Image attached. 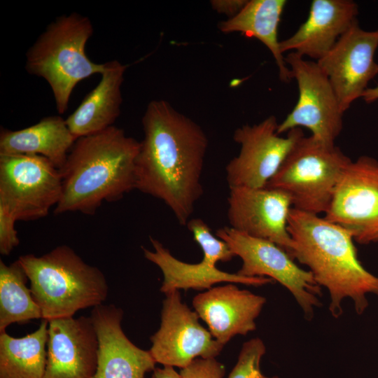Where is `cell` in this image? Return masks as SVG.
I'll return each instance as SVG.
<instances>
[{"label":"cell","instance_id":"cell-14","mask_svg":"<svg viewBox=\"0 0 378 378\" xmlns=\"http://www.w3.org/2000/svg\"><path fill=\"white\" fill-rule=\"evenodd\" d=\"M227 204L230 227L270 241L290 256L293 242L288 230V219L293 206L286 193L266 187L230 188Z\"/></svg>","mask_w":378,"mask_h":378},{"label":"cell","instance_id":"cell-2","mask_svg":"<svg viewBox=\"0 0 378 378\" xmlns=\"http://www.w3.org/2000/svg\"><path fill=\"white\" fill-rule=\"evenodd\" d=\"M288 230L291 258L306 265L316 282L328 290L330 314L335 318L342 316L346 298L353 301L356 312L363 314L369 306L368 295L378 296V276L358 260L351 234L324 217L294 208Z\"/></svg>","mask_w":378,"mask_h":378},{"label":"cell","instance_id":"cell-16","mask_svg":"<svg viewBox=\"0 0 378 378\" xmlns=\"http://www.w3.org/2000/svg\"><path fill=\"white\" fill-rule=\"evenodd\" d=\"M122 310L113 304L93 307L91 319L98 340L97 366L93 378H144L156 362L149 351L134 344L124 333Z\"/></svg>","mask_w":378,"mask_h":378},{"label":"cell","instance_id":"cell-3","mask_svg":"<svg viewBox=\"0 0 378 378\" xmlns=\"http://www.w3.org/2000/svg\"><path fill=\"white\" fill-rule=\"evenodd\" d=\"M140 141L114 125L80 137L61 169L62 195L54 212L93 215L103 202L121 200L136 189Z\"/></svg>","mask_w":378,"mask_h":378},{"label":"cell","instance_id":"cell-30","mask_svg":"<svg viewBox=\"0 0 378 378\" xmlns=\"http://www.w3.org/2000/svg\"><path fill=\"white\" fill-rule=\"evenodd\" d=\"M151 378H181L172 366H164L163 368H155Z\"/></svg>","mask_w":378,"mask_h":378},{"label":"cell","instance_id":"cell-12","mask_svg":"<svg viewBox=\"0 0 378 378\" xmlns=\"http://www.w3.org/2000/svg\"><path fill=\"white\" fill-rule=\"evenodd\" d=\"M165 295L160 328L150 337L149 351L156 363L182 369L196 358L217 356L224 345L200 323L197 312L181 302L179 290Z\"/></svg>","mask_w":378,"mask_h":378},{"label":"cell","instance_id":"cell-1","mask_svg":"<svg viewBox=\"0 0 378 378\" xmlns=\"http://www.w3.org/2000/svg\"><path fill=\"white\" fill-rule=\"evenodd\" d=\"M136 160V189L162 201L186 225L203 195L209 141L203 129L165 100L150 102Z\"/></svg>","mask_w":378,"mask_h":378},{"label":"cell","instance_id":"cell-26","mask_svg":"<svg viewBox=\"0 0 378 378\" xmlns=\"http://www.w3.org/2000/svg\"><path fill=\"white\" fill-rule=\"evenodd\" d=\"M266 352L262 340L253 338L244 343L238 360L227 378H279L267 377L260 370V361Z\"/></svg>","mask_w":378,"mask_h":378},{"label":"cell","instance_id":"cell-25","mask_svg":"<svg viewBox=\"0 0 378 378\" xmlns=\"http://www.w3.org/2000/svg\"><path fill=\"white\" fill-rule=\"evenodd\" d=\"M186 226L201 247L202 259L210 264L216 266L218 262H229L236 256L225 241L213 234L209 225L202 219L190 218Z\"/></svg>","mask_w":378,"mask_h":378},{"label":"cell","instance_id":"cell-28","mask_svg":"<svg viewBox=\"0 0 378 378\" xmlns=\"http://www.w3.org/2000/svg\"><path fill=\"white\" fill-rule=\"evenodd\" d=\"M16 221L6 208L0 206V253L3 255H8L20 243L15 226Z\"/></svg>","mask_w":378,"mask_h":378},{"label":"cell","instance_id":"cell-8","mask_svg":"<svg viewBox=\"0 0 378 378\" xmlns=\"http://www.w3.org/2000/svg\"><path fill=\"white\" fill-rule=\"evenodd\" d=\"M62 195V179L49 160L38 155H0V206L16 220L46 217Z\"/></svg>","mask_w":378,"mask_h":378},{"label":"cell","instance_id":"cell-21","mask_svg":"<svg viewBox=\"0 0 378 378\" xmlns=\"http://www.w3.org/2000/svg\"><path fill=\"white\" fill-rule=\"evenodd\" d=\"M76 141L66 120L51 115L22 130L1 128L0 155H38L61 169Z\"/></svg>","mask_w":378,"mask_h":378},{"label":"cell","instance_id":"cell-4","mask_svg":"<svg viewBox=\"0 0 378 378\" xmlns=\"http://www.w3.org/2000/svg\"><path fill=\"white\" fill-rule=\"evenodd\" d=\"M18 260L30 281L42 319L73 317L80 309L102 304L107 298L108 286L104 273L67 245L57 246L40 256L22 255Z\"/></svg>","mask_w":378,"mask_h":378},{"label":"cell","instance_id":"cell-5","mask_svg":"<svg viewBox=\"0 0 378 378\" xmlns=\"http://www.w3.org/2000/svg\"><path fill=\"white\" fill-rule=\"evenodd\" d=\"M93 32L87 16L78 13L62 15L47 26L26 53V71L48 83L59 114L67 110L80 81L104 70L105 63H95L85 53Z\"/></svg>","mask_w":378,"mask_h":378},{"label":"cell","instance_id":"cell-6","mask_svg":"<svg viewBox=\"0 0 378 378\" xmlns=\"http://www.w3.org/2000/svg\"><path fill=\"white\" fill-rule=\"evenodd\" d=\"M351 161L335 144L303 136L265 187L286 193L294 209L325 214L339 178Z\"/></svg>","mask_w":378,"mask_h":378},{"label":"cell","instance_id":"cell-9","mask_svg":"<svg viewBox=\"0 0 378 378\" xmlns=\"http://www.w3.org/2000/svg\"><path fill=\"white\" fill-rule=\"evenodd\" d=\"M285 61L298 83L299 96L291 112L279 124L277 133L304 127L314 138L335 144L342 130L344 112L328 76L316 62L294 52L288 53Z\"/></svg>","mask_w":378,"mask_h":378},{"label":"cell","instance_id":"cell-22","mask_svg":"<svg viewBox=\"0 0 378 378\" xmlns=\"http://www.w3.org/2000/svg\"><path fill=\"white\" fill-rule=\"evenodd\" d=\"M286 4V0L247 1L237 15L218 24L222 33L240 32L246 37L255 38L262 43L276 62L280 80L285 83L293 78L280 49L278 28Z\"/></svg>","mask_w":378,"mask_h":378},{"label":"cell","instance_id":"cell-10","mask_svg":"<svg viewBox=\"0 0 378 378\" xmlns=\"http://www.w3.org/2000/svg\"><path fill=\"white\" fill-rule=\"evenodd\" d=\"M279 123L272 115L258 124L244 125L235 130L234 141L240 145L237 156L225 167L230 188H265L275 175L295 144L304 136L301 128L277 133Z\"/></svg>","mask_w":378,"mask_h":378},{"label":"cell","instance_id":"cell-31","mask_svg":"<svg viewBox=\"0 0 378 378\" xmlns=\"http://www.w3.org/2000/svg\"><path fill=\"white\" fill-rule=\"evenodd\" d=\"M361 98L368 104L378 100V85L374 88H368L363 92Z\"/></svg>","mask_w":378,"mask_h":378},{"label":"cell","instance_id":"cell-29","mask_svg":"<svg viewBox=\"0 0 378 378\" xmlns=\"http://www.w3.org/2000/svg\"><path fill=\"white\" fill-rule=\"evenodd\" d=\"M248 0H212L211 8L218 13L229 16V18L237 15L245 6Z\"/></svg>","mask_w":378,"mask_h":378},{"label":"cell","instance_id":"cell-13","mask_svg":"<svg viewBox=\"0 0 378 378\" xmlns=\"http://www.w3.org/2000/svg\"><path fill=\"white\" fill-rule=\"evenodd\" d=\"M377 48L378 29L363 30L356 22L316 61L328 76L344 113L362 97L369 82L378 74L374 61Z\"/></svg>","mask_w":378,"mask_h":378},{"label":"cell","instance_id":"cell-27","mask_svg":"<svg viewBox=\"0 0 378 378\" xmlns=\"http://www.w3.org/2000/svg\"><path fill=\"white\" fill-rule=\"evenodd\" d=\"M225 368L215 358H196L190 365L182 368L181 378H223Z\"/></svg>","mask_w":378,"mask_h":378},{"label":"cell","instance_id":"cell-11","mask_svg":"<svg viewBox=\"0 0 378 378\" xmlns=\"http://www.w3.org/2000/svg\"><path fill=\"white\" fill-rule=\"evenodd\" d=\"M324 218L360 244L378 242V160L362 155L341 174Z\"/></svg>","mask_w":378,"mask_h":378},{"label":"cell","instance_id":"cell-19","mask_svg":"<svg viewBox=\"0 0 378 378\" xmlns=\"http://www.w3.org/2000/svg\"><path fill=\"white\" fill-rule=\"evenodd\" d=\"M153 250L142 247L144 257L156 265L162 271L163 281L160 291L167 294L180 289L209 290L221 282L242 284L261 286L275 281L267 277H249L237 273H228L218 270L202 259L198 263H187L176 258L158 239L150 237Z\"/></svg>","mask_w":378,"mask_h":378},{"label":"cell","instance_id":"cell-24","mask_svg":"<svg viewBox=\"0 0 378 378\" xmlns=\"http://www.w3.org/2000/svg\"><path fill=\"white\" fill-rule=\"evenodd\" d=\"M27 280L18 260L9 265L0 260V333L13 323L42 319L41 309L27 286Z\"/></svg>","mask_w":378,"mask_h":378},{"label":"cell","instance_id":"cell-17","mask_svg":"<svg viewBox=\"0 0 378 378\" xmlns=\"http://www.w3.org/2000/svg\"><path fill=\"white\" fill-rule=\"evenodd\" d=\"M266 298L233 283L212 287L197 294L192 306L208 326L213 337L225 345L233 337L246 335L256 329Z\"/></svg>","mask_w":378,"mask_h":378},{"label":"cell","instance_id":"cell-18","mask_svg":"<svg viewBox=\"0 0 378 378\" xmlns=\"http://www.w3.org/2000/svg\"><path fill=\"white\" fill-rule=\"evenodd\" d=\"M358 4L351 0H314L306 21L292 36L280 41L281 51L318 61L358 22Z\"/></svg>","mask_w":378,"mask_h":378},{"label":"cell","instance_id":"cell-20","mask_svg":"<svg viewBox=\"0 0 378 378\" xmlns=\"http://www.w3.org/2000/svg\"><path fill=\"white\" fill-rule=\"evenodd\" d=\"M127 67L115 59L105 62L99 83L66 119L69 129L76 139L99 133L113 125L121 111V88Z\"/></svg>","mask_w":378,"mask_h":378},{"label":"cell","instance_id":"cell-15","mask_svg":"<svg viewBox=\"0 0 378 378\" xmlns=\"http://www.w3.org/2000/svg\"><path fill=\"white\" fill-rule=\"evenodd\" d=\"M47 359L43 378H93L98 340L91 317L48 321Z\"/></svg>","mask_w":378,"mask_h":378},{"label":"cell","instance_id":"cell-23","mask_svg":"<svg viewBox=\"0 0 378 378\" xmlns=\"http://www.w3.org/2000/svg\"><path fill=\"white\" fill-rule=\"evenodd\" d=\"M48 321L24 337L0 333V378H43L47 351Z\"/></svg>","mask_w":378,"mask_h":378},{"label":"cell","instance_id":"cell-7","mask_svg":"<svg viewBox=\"0 0 378 378\" xmlns=\"http://www.w3.org/2000/svg\"><path fill=\"white\" fill-rule=\"evenodd\" d=\"M242 260L239 275L267 277L279 282L293 295L307 321L321 306V287L312 273L298 266L289 254L276 244L224 226L216 232Z\"/></svg>","mask_w":378,"mask_h":378}]
</instances>
